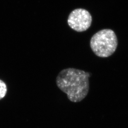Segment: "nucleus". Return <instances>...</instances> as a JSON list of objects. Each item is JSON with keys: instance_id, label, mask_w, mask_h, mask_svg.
Segmentation results:
<instances>
[{"instance_id": "f257e3e1", "label": "nucleus", "mask_w": 128, "mask_h": 128, "mask_svg": "<svg viewBox=\"0 0 128 128\" xmlns=\"http://www.w3.org/2000/svg\"><path fill=\"white\" fill-rule=\"evenodd\" d=\"M91 74L82 70L68 68L61 71L56 78L58 88L67 94L71 102H78L87 96Z\"/></svg>"}, {"instance_id": "f03ea898", "label": "nucleus", "mask_w": 128, "mask_h": 128, "mask_svg": "<svg viewBox=\"0 0 128 128\" xmlns=\"http://www.w3.org/2000/svg\"><path fill=\"white\" fill-rule=\"evenodd\" d=\"M118 44L117 36L110 29H103L91 38L90 45L94 54L100 58H107L112 55Z\"/></svg>"}, {"instance_id": "7ed1b4c3", "label": "nucleus", "mask_w": 128, "mask_h": 128, "mask_svg": "<svg viewBox=\"0 0 128 128\" xmlns=\"http://www.w3.org/2000/svg\"><path fill=\"white\" fill-rule=\"evenodd\" d=\"M92 17L86 10L78 8L69 14L68 23L69 27L77 32H83L90 27Z\"/></svg>"}, {"instance_id": "20e7f679", "label": "nucleus", "mask_w": 128, "mask_h": 128, "mask_svg": "<svg viewBox=\"0 0 128 128\" xmlns=\"http://www.w3.org/2000/svg\"><path fill=\"white\" fill-rule=\"evenodd\" d=\"M7 92V87L6 84L0 79V100L4 97Z\"/></svg>"}]
</instances>
